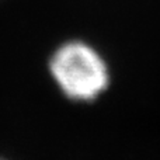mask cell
Masks as SVG:
<instances>
[{
  "mask_svg": "<svg viewBox=\"0 0 160 160\" xmlns=\"http://www.w3.org/2000/svg\"><path fill=\"white\" fill-rule=\"evenodd\" d=\"M49 70L65 96L76 101L94 100L107 88L110 80L104 59L80 41L58 48L51 58Z\"/></svg>",
  "mask_w": 160,
  "mask_h": 160,
  "instance_id": "cell-1",
  "label": "cell"
},
{
  "mask_svg": "<svg viewBox=\"0 0 160 160\" xmlns=\"http://www.w3.org/2000/svg\"><path fill=\"white\" fill-rule=\"evenodd\" d=\"M0 160H2V159H0Z\"/></svg>",
  "mask_w": 160,
  "mask_h": 160,
  "instance_id": "cell-2",
  "label": "cell"
}]
</instances>
